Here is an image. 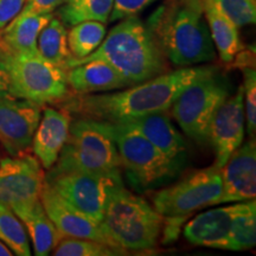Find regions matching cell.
Masks as SVG:
<instances>
[{
	"label": "cell",
	"mask_w": 256,
	"mask_h": 256,
	"mask_svg": "<svg viewBox=\"0 0 256 256\" xmlns=\"http://www.w3.org/2000/svg\"><path fill=\"white\" fill-rule=\"evenodd\" d=\"M0 64L10 81V92L16 98L38 104H54L68 96L66 70L37 55L14 54L0 49Z\"/></svg>",
	"instance_id": "cell-7"
},
{
	"label": "cell",
	"mask_w": 256,
	"mask_h": 256,
	"mask_svg": "<svg viewBox=\"0 0 256 256\" xmlns=\"http://www.w3.org/2000/svg\"><path fill=\"white\" fill-rule=\"evenodd\" d=\"M40 200L46 215L62 236L92 240L112 246L100 224L83 215L81 211L63 200L46 182L42 188Z\"/></svg>",
	"instance_id": "cell-14"
},
{
	"label": "cell",
	"mask_w": 256,
	"mask_h": 256,
	"mask_svg": "<svg viewBox=\"0 0 256 256\" xmlns=\"http://www.w3.org/2000/svg\"><path fill=\"white\" fill-rule=\"evenodd\" d=\"M215 66H185L138 83L127 90L104 95H80L70 110L83 118L104 122H127L145 115L168 112L178 95Z\"/></svg>",
	"instance_id": "cell-1"
},
{
	"label": "cell",
	"mask_w": 256,
	"mask_h": 256,
	"mask_svg": "<svg viewBox=\"0 0 256 256\" xmlns=\"http://www.w3.org/2000/svg\"><path fill=\"white\" fill-rule=\"evenodd\" d=\"M114 0H66L60 6V20L66 26L81 23L86 20H96L108 23L113 10Z\"/></svg>",
	"instance_id": "cell-24"
},
{
	"label": "cell",
	"mask_w": 256,
	"mask_h": 256,
	"mask_svg": "<svg viewBox=\"0 0 256 256\" xmlns=\"http://www.w3.org/2000/svg\"><path fill=\"white\" fill-rule=\"evenodd\" d=\"M0 241L17 256H30L31 247L24 224L11 208L0 203Z\"/></svg>",
	"instance_id": "cell-27"
},
{
	"label": "cell",
	"mask_w": 256,
	"mask_h": 256,
	"mask_svg": "<svg viewBox=\"0 0 256 256\" xmlns=\"http://www.w3.org/2000/svg\"><path fill=\"white\" fill-rule=\"evenodd\" d=\"M164 220L142 197L133 194L122 184L112 190L100 226L113 247L142 252L156 247Z\"/></svg>",
	"instance_id": "cell-4"
},
{
	"label": "cell",
	"mask_w": 256,
	"mask_h": 256,
	"mask_svg": "<svg viewBox=\"0 0 256 256\" xmlns=\"http://www.w3.org/2000/svg\"><path fill=\"white\" fill-rule=\"evenodd\" d=\"M44 182L83 215L100 224L104 220L110 192L124 183L104 176L86 174L76 170L49 168Z\"/></svg>",
	"instance_id": "cell-10"
},
{
	"label": "cell",
	"mask_w": 256,
	"mask_h": 256,
	"mask_svg": "<svg viewBox=\"0 0 256 256\" xmlns=\"http://www.w3.org/2000/svg\"><path fill=\"white\" fill-rule=\"evenodd\" d=\"M42 118V104L24 98H0V142L12 156L24 154L32 145Z\"/></svg>",
	"instance_id": "cell-12"
},
{
	"label": "cell",
	"mask_w": 256,
	"mask_h": 256,
	"mask_svg": "<svg viewBox=\"0 0 256 256\" xmlns=\"http://www.w3.org/2000/svg\"><path fill=\"white\" fill-rule=\"evenodd\" d=\"M222 172L216 166L191 172L180 182L153 196V206L164 217H188L206 206L220 204Z\"/></svg>",
	"instance_id": "cell-9"
},
{
	"label": "cell",
	"mask_w": 256,
	"mask_h": 256,
	"mask_svg": "<svg viewBox=\"0 0 256 256\" xmlns=\"http://www.w3.org/2000/svg\"><path fill=\"white\" fill-rule=\"evenodd\" d=\"M119 124H128L136 128L160 152L183 168L186 159V142L166 115V112L148 114Z\"/></svg>",
	"instance_id": "cell-18"
},
{
	"label": "cell",
	"mask_w": 256,
	"mask_h": 256,
	"mask_svg": "<svg viewBox=\"0 0 256 256\" xmlns=\"http://www.w3.org/2000/svg\"><path fill=\"white\" fill-rule=\"evenodd\" d=\"M52 168L104 176L122 183L121 162L114 140L98 121L86 118L70 126L68 139Z\"/></svg>",
	"instance_id": "cell-6"
},
{
	"label": "cell",
	"mask_w": 256,
	"mask_h": 256,
	"mask_svg": "<svg viewBox=\"0 0 256 256\" xmlns=\"http://www.w3.org/2000/svg\"><path fill=\"white\" fill-rule=\"evenodd\" d=\"M72 116L66 110H57L52 107L44 110L34 139L32 150L44 168H51L56 164L64 144L69 136Z\"/></svg>",
	"instance_id": "cell-16"
},
{
	"label": "cell",
	"mask_w": 256,
	"mask_h": 256,
	"mask_svg": "<svg viewBox=\"0 0 256 256\" xmlns=\"http://www.w3.org/2000/svg\"><path fill=\"white\" fill-rule=\"evenodd\" d=\"M52 14H19L0 31V49L14 54L37 55V40Z\"/></svg>",
	"instance_id": "cell-20"
},
{
	"label": "cell",
	"mask_w": 256,
	"mask_h": 256,
	"mask_svg": "<svg viewBox=\"0 0 256 256\" xmlns=\"http://www.w3.org/2000/svg\"><path fill=\"white\" fill-rule=\"evenodd\" d=\"M25 0H0V31L20 14Z\"/></svg>",
	"instance_id": "cell-33"
},
{
	"label": "cell",
	"mask_w": 256,
	"mask_h": 256,
	"mask_svg": "<svg viewBox=\"0 0 256 256\" xmlns=\"http://www.w3.org/2000/svg\"><path fill=\"white\" fill-rule=\"evenodd\" d=\"M244 119L243 87L240 86L238 92L220 106L211 120L209 142L212 144L216 154L214 166L222 168L232 152L242 145Z\"/></svg>",
	"instance_id": "cell-13"
},
{
	"label": "cell",
	"mask_w": 256,
	"mask_h": 256,
	"mask_svg": "<svg viewBox=\"0 0 256 256\" xmlns=\"http://www.w3.org/2000/svg\"><path fill=\"white\" fill-rule=\"evenodd\" d=\"M238 28L254 24L256 20V0H211Z\"/></svg>",
	"instance_id": "cell-29"
},
{
	"label": "cell",
	"mask_w": 256,
	"mask_h": 256,
	"mask_svg": "<svg viewBox=\"0 0 256 256\" xmlns=\"http://www.w3.org/2000/svg\"><path fill=\"white\" fill-rule=\"evenodd\" d=\"M222 197L220 204L240 203L256 196V144L252 138L238 147L220 168Z\"/></svg>",
	"instance_id": "cell-15"
},
{
	"label": "cell",
	"mask_w": 256,
	"mask_h": 256,
	"mask_svg": "<svg viewBox=\"0 0 256 256\" xmlns=\"http://www.w3.org/2000/svg\"><path fill=\"white\" fill-rule=\"evenodd\" d=\"M66 81L78 95L132 87V83L104 60H90L68 69Z\"/></svg>",
	"instance_id": "cell-19"
},
{
	"label": "cell",
	"mask_w": 256,
	"mask_h": 256,
	"mask_svg": "<svg viewBox=\"0 0 256 256\" xmlns=\"http://www.w3.org/2000/svg\"><path fill=\"white\" fill-rule=\"evenodd\" d=\"M151 30L172 64L185 68L216 58L202 0H172L153 14Z\"/></svg>",
	"instance_id": "cell-3"
},
{
	"label": "cell",
	"mask_w": 256,
	"mask_h": 256,
	"mask_svg": "<svg viewBox=\"0 0 256 256\" xmlns=\"http://www.w3.org/2000/svg\"><path fill=\"white\" fill-rule=\"evenodd\" d=\"M14 98V96L11 95V92H10V81L8 74H6L5 69L0 64V98Z\"/></svg>",
	"instance_id": "cell-34"
},
{
	"label": "cell",
	"mask_w": 256,
	"mask_h": 256,
	"mask_svg": "<svg viewBox=\"0 0 256 256\" xmlns=\"http://www.w3.org/2000/svg\"><path fill=\"white\" fill-rule=\"evenodd\" d=\"M44 174L37 158L28 154L0 160V203L10 208L40 200Z\"/></svg>",
	"instance_id": "cell-11"
},
{
	"label": "cell",
	"mask_w": 256,
	"mask_h": 256,
	"mask_svg": "<svg viewBox=\"0 0 256 256\" xmlns=\"http://www.w3.org/2000/svg\"><path fill=\"white\" fill-rule=\"evenodd\" d=\"M14 252L10 250V248L8 246H5L4 243L0 241V256H12Z\"/></svg>",
	"instance_id": "cell-35"
},
{
	"label": "cell",
	"mask_w": 256,
	"mask_h": 256,
	"mask_svg": "<svg viewBox=\"0 0 256 256\" xmlns=\"http://www.w3.org/2000/svg\"><path fill=\"white\" fill-rule=\"evenodd\" d=\"M238 206V203L200 214L185 226L184 238L191 244L228 250L230 228Z\"/></svg>",
	"instance_id": "cell-17"
},
{
	"label": "cell",
	"mask_w": 256,
	"mask_h": 256,
	"mask_svg": "<svg viewBox=\"0 0 256 256\" xmlns=\"http://www.w3.org/2000/svg\"><path fill=\"white\" fill-rule=\"evenodd\" d=\"M66 28L60 18L52 17L42 28L37 40V50L40 57L54 66L66 69V62L72 58V52L66 42Z\"/></svg>",
	"instance_id": "cell-23"
},
{
	"label": "cell",
	"mask_w": 256,
	"mask_h": 256,
	"mask_svg": "<svg viewBox=\"0 0 256 256\" xmlns=\"http://www.w3.org/2000/svg\"><path fill=\"white\" fill-rule=\"evenodd\" d=\"M26 229L34 246V255L46 256L63 238L42 206L40 200L11 208Z\"/></svg>",
	"instance_id": "cell-21"
},
{
	"label": "cell",
	"mask_w": 256,
	"mask_h": 256,
	"mask_svg": "<svg viewBox=\"0 0 256 256\" xmlns=\"http://www.w3.org/2000/svg\"><path fill=\"white\" fill-rule=\"evenodd\" d=\"M66 2V0H25L20 14H52Z\"/></svg>",
	"instance_id": "cell-32"
},
{
	"label": "cell",
	"mask_w": 256,
	"mask_h": 256,
	"mask_svg": "<svg viewBox=\"0 0 256 256\" xmlns=\"http://www.w3.org/2000/svg\"><path fill=\"white\" fill-rule=\"evenodd\" d=\"M66 32V42L72 58L80 60L90 55L107 34L106 24L96 20H86L72 25Z\"/></svg>",
	"instance_id": "cell-26"
},
{
	"label": "cell",
	"mask_w": 256,
	"mask_h": 256,
	"mask_svg": "<svg viewBox=\"0 0 256 256\" xmlns=\"http://www.w3.org/2000/svg\"><path fill=\"white\" fill-rule=\"evenodd\" d=\"M98 122L114 140L121 168L126 170L130 183L136 188L148 190L160 186L172 180L183 168L160 152L142 133L130 124Z\"/></svg>",
	"instance_id": "cell-5"
},
{
	"label": "cell",
	"mask_w": 256,
	"mask_h": 256,
	"mask_svg": "<svg viewBox=\"0 0 256 256\" xmlns=\"http://www.w3.org/2000/svg\"><path fill=\"white\" fill-rule=\"evenodd\" d=\"M154 2L156 0H114L110 22L136 16Z\"/></svg>",
	"instance_id": "cell-31"
},
{
	"label": "cell",
	"mask_w": 256,
	"mask_h": 256,
	"mask_svg": "<svg viewBox=\"0 0 256 256\" xmlns=\"http://www.w3.org/2000/svg\"><path fill=\"white\" fill-rule=\"evenodd\" d=\"M256 244V202H240L234 215L228 250H248Z\"/></svg>",
	"instance_id": "cell-25"
},
{
	"label": "cell",
	"mask_w": 256,
	"mask_h": 256,
	"mask_svg": "<svg viewBox=\"0 0 256 256\" xmlns=\"http://www.w3.org/2000/svg\"><path fill=\"white\" fill-rule=\"evenodd\" d=\"M244 84L243 87V101H244V115L247 120V130L250 138H255L256 130V72L254 68L246 66Z\"/></svg>",
	"instance_id": "cell-30"
},
{
	"label": "cell",
	"mask_w": 256,
	"mask_h": 256,
	"mask_svg": "<svg viewBox=\"0 0 256 256\" xmlns=\"http://www.w3.org/2000/svg\"><path fill=\"white\" fill-rule=\"evenodd\" d=\"M55 256H116L126 255L124 249L112 247L92 240L63 236L52 250Z\"/></svg>",
	"instance_id": "cell-28"
},
{
	"label": "cell",
	"mask_w": 256,
	"mask_h": 256,
	"mask_svg": "<svg viewBox=\"0 0 256 256\" xmlns=\"http://www.w3.org/2000/svg\"><path fill=\"white\" fill-rule=\"evenodd\" d=\"M230 92L229 80L216 69L188 84L168 110L188 136L200 144L208 142L211 120Z\"/></svg>",
	"instance_id": "cell-8"
},
{
	"label": "cell",
	"mask_w": 256,
	"mask_h": 256,
	"mask_svg": "<svg viewBox=\"0 0 256 256\" xmlns=\"http://www.w3.org/2000/svg\"><path fill=\"white\" fill-rule=\"evenodd\" d=\"M202 2L211 40L215 43L220 60L224 63H232L236 56L243 50L238 28L226 14H223L211 0Z\"/></svg>",
	"instance_id": "cell-22"
},
{
	"label": "cell",
	"mask_w": 256,
	"mask_h": 256,
	"mask_svg": "<svg viewBox=\"0 0 256 256\" xmlns=\"http://www.w3.org/2000/svg\"><path fill=\"white\" fill-rule=\"evenodd\" d=\"M168 2H172V0H168Z\"/></svg>",
	"instance_id": "cell-36"
},
{
	"label": "cell",
	"mask_w": 256,
	"mask_h": 256,
	"mask_svg": "<svg viewBox=\"0 0 256 256\" xmlns=\"http://www.w3.org/2000/svg\"><path fill=\"white\" fill-rule=\"evenodd\" d=\"M90 60L110 64L132 86L156 78L166 70L164 52L154 34L136 16L124 18L115 25L90 55L80 60L72 57L66 69Z\"/></svg>",
	"instance_id": "cell-2"
}]
</instances>
